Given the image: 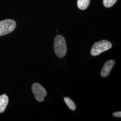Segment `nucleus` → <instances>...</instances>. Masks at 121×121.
<instances>
[{"label":"nucleus","instance_id":"7ed1b4c3","mask_svg":"<svg viewBox=\"0 0 121 121\" xmlns=\"http://www.w3.org/2000/svg\"><path fill=\"white\" fill-rule=\"evenodd\" d=\"M16 26V23L12 19H7L0 21V36L12 32Z\"/></svg>","mask_w":121,"mask_h":121},{"label":"nucleus","instance_id":"20e7f679","mask_svg":"<svg viewBox=\"0 0 121 121\" xmlns=\"http://www.w3.org/2000/svg\"><path fill=\"white\" fill-rule=\"evenodd\" d=\"M31 90L35 95V98L38 101L42 102L47 93L44 88L39 83L35 82L31 86Z\"/></svg>","mask_w":121,"mask_h":121},{"label":"nucleus","instance_id":"423d86ee","mask_svg":"<svg viewBox=\"0 0 121 121\" xmlns=\"http://www.w3.org/2000/svg\"><path fill=\"white\" fill-rule=\"evenodd\" d=\"M9 102V98L5 94L0 95V113L4 112Z\"/></svg>","mask_w":121,"mask_h":121},{"label":"nucleus","instance_id":"1a4fd4ad","mask_svg":"<svg viewBox=\"0 0 121 121\" xmlns=\"http://www.w3.org/2000/svg\"><path fill=\"white\" fill-rule=\"evenodd\" d=\"M117 0H103V3L104 6L106 8H110L115 4Z\"/></svg>","mask_w":121,"mask_h":121},{"label":"nucleus","instance_id":"9d476101","mask_svg":"<svg viewBox=\"0 0 121 121\" xmlns=\"http://www.w3.org/2000/svg\"><path fill=\"white\" fill-rule=\"evenodd\" d=\"M112 115L114 117L120 118L121 117V112L119 111V112H113V113H112Z\"/></svg>","mask_w":121,"mask_h":121},{"label":"nucleus","instance_id":"39448f33","mask_svg":"<svg viewBox=\"0 0 121 121\" xmlns=\"http://www.w3.org/2000/svg\"><path fill=\"white\" fill-rule=\"evenodd\" d=\"M115 64V61L113 60L107 61L104 64L100 72V75L102 77H106L109 75L113 67Z\"/></svg>","mask_w":121,"mask_h":121},{"label":"nucleus","instance_id":"f03ea898","mask_svg":"<svg viewBox=\"0 0 121 121\" xmlns=\"http://www.w3.org/2000/svg\"><path fill=\"white\" fill-rule=\"evenodd\" d=\"M112 47V44L107 40H102L95 42L91 49L90 53L93 56H96L107 51Z\"/></svg>","mask_w":121,"mask_h":121},{"label":"nucleus","instance_id":"6e6552de","mask_svg":"<svg viewBox=\"0 0 121 121\" xmlns=\"http://www.w3.org/2000/svg\"><path fill=\"white\" fill-rule=\"evenodd\" d=\"M65 103L66 104L68 107L71 110L74 111L76 108V105L73 101L69 97H65L64 98Z\"/></svg>","mask_w":121,"mask_h":121},{"label":"nucleus","instance_id":"f257e3e1","mask_svg":"<svg viewBox=\"0 0 121 121\" xmlns=\"http://www.w3.org/2000/svg\"><path fill=\"white\" fill-rule=\"evenodd\" d=\"M54 50L55 54L59 58L65 56L67 52V46L64 37L57 35L54 40Z\"/></svg>","mask_w":121,"mask_h":121},{"label":"nucleus","instance_id":"0eeeda50","mask_svg":"<svg viewBox=\"0 0 121 121\" xmlns=\"http://www.w3.org/2000/svg\"><path fill=\"white\" fill-rule=\"evenodd\" d=\"M90 0H78L77 6L81 10H85L88 7Z\"/></svg>","mask_w":121,"mask_h":121}]
</instances>
